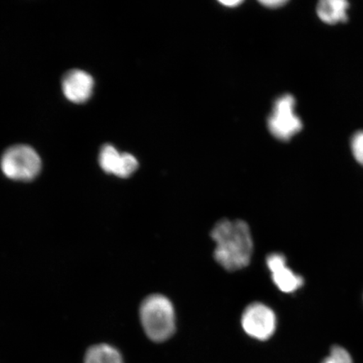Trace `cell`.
Returning <instances> with one entry per match:
<instances>
[{
  "label": "cell",
  "mask_w": 363,
  "mask_h": 363,
  "mask_svg": "<svg viewBox=\"0 0 363 363\" xmlns=\"http://www.w3.org/2000/svg\"><path fill=\"white\" fill-rule=\"evenodd\" d=\"M216 243L214 256L221 267L228 271L244 269L251 262L253 240L246 222L222 220L211 231Z\"/></svg>",
  "instance_id": "cell-1"
},
{
  "label": "cell",
  "mask_w": 363,
  "mask_h": 363,
  "mask_svg": "<svg viewBox=\"0 0 363 363\" xmlns=\"http://www.w3.org/2000/svg\"><path fill=\"white\" fill-rule=\"evenodd\" d=\"M140 318L145 333L153 342H164L174 333V307L164 295L152 294L145 298L140 308Z\"/></svg>",
  "instance_id": "cell-2"
},
{
  "label": "cell",
  "mask_w": 363,
  "mask_h": 363,
  "mask_svg": "<svg viewBox=\"0 0 363 363\" xmlns=\"http://www.w3.org/2000/svg\"><path fill=\"white\" fill-rule=\"evenodd\" d=\"M1 169L9 179L30 181L39 174L42 161L33 148L26 145H17L4 152L1 159Z\"/></svg>",
  "instance_id": "cell-3"
},
{
  "label": "cell",
  "mask_w": 363,
  "mask_h": 363,
  "mask_svg": "<svg viewBox=\"0 0 363 363\" xmlns=\"http://www.w3.org/2000/svg\"><path fill=\"white\" fill-rule=\"evenodd\" d=\"M295 99L290 94L277 99L274 111L269 119V129L277 139L288 142L301 133L302 121L294 112Z\"/></svg>",
  "instance_id": "cell-4"
},
{
  "label": "cell",
  "mask_w": 363,
  "mask_h": 363,
  "mask_svg": "<svg viewBox=\"0 0 363 363\" xmlns=\"http://www.w3.org/2000/svg\"><path fill=\"white\" fill-rule=\"evenodd\" d=\"M242 325L250 337L259 340H269L277 328L275 313L262 303H253L244 311Z\"/></svg>",
  "instance_id": "cell-5"
},
{
  "label": "cell",
  "mask_w": 363,
  "mask_h": 363,
  "mask_svg": "<svg viewBox=\"0 0 363 363\" xmlns=\"http://www.w3.org/2000/svg\"><path fill=\"white\" fill-rule=\"evenodd\" d=\"M99 164L108 174L128 178L138 169V161L128 153H120L111 145H106L99 154Z\"/></svg>",
  "instance_id": "cell-6"
},
{
  "label": "cell",
  "mask_w": 363,
  "mask_h": 363,
  "mask_svg": "<svg viewBox=\"0 0 363 363\" xmlns=\"http://www.w3.org/2000/svg\"><path fill=\"white\" fill-rule=\"evenodd\" d=\"M266 262L271 272L272 281L281 291L289 294L302 287V277L289 269L283 254L272 253L267 256Z\"/></svg>",
  "instance_id": "cell-7"
},
{
  "label": "cell",
  "mask_w": 363,
  "mask_h": 363,
  "mask_svg": "<svg viewBox=\"0 0 363 363\" xmlns=\"http://www.w3.org/2000/svg\"><path fill=\"white\" fill-rule=\"evenodd\" d=\"M62 85L68 101L81 104L87 101L92 95L94 82L87 72L75 69L67 72Z\"/></svg>",
  "instance_id": "cell-8"
},
{
  "label": "cell",
  "mask_w": 363,
  "mask_h": 363,
  "mask_svg": "<svg viewBox=\"0 0 363 363\" xmlns=\"http://www.w3.org/2000/svg\"><path fill=\"white\" fill-rule=\"evenodd\" d=\"M349 3L343 0H323L318 4L317 15L328 25H335L347 21Z\"/></svg>",
  "instance_id": "cell-9"
},
{
  "label": "cell",
  "mask_w": 363,
  "mask_h": 363,
  "mask_svg": "<svg viewBox=\"0 0 363 363\" xmlns=\"http://www.w3.org/2000/svg\"><path fill=\"white\" fill-rule=\"evenodd\" d=\"M84 363H124L119 351L107 344H99L89 349Z\"/></svg>",
  "instance_id": "cell-10"
},
{
  "label": "cell",
  "mask_w": 363,
  "mask_h": 363,
  "mask_svg": "<svg viewBox=\"0 0 363 363\" xmlns=\"http://www.w3.org/2000/svg\"><path fill=\"white\" fill-rule=\"evenodd\" d=\"M322 363H353L352 358L347 350L340 347L331 349L330 356Z\"/></svg>",
  "instance_id": "cell-11"
},
{
  "label": "cell",
  "mask_w": 363,
  "mask_h": 363,
  "mask_svg": "<svg viewBox=\"0 0 363 363\" xmlns=\"http://www.w3.org/2000/svg\"><path fill=\"white\" fill-rule=\"evenodd\" d=\"M351 147L354 157L363 166V131L353 135Z\"/></svg>",
  "instance_id": "cell-12"
},
{
  "label": "cell",
  "mask_w": 363,
  "mask_h": 363,
  "mask_svg": "<svg viewBox=\"0 0 363 363\" xmlns=\"http://www.w3.org/2000/svg\"><path fill=\"white\" fill-rule=\"evenodd\" d=\"M287 1H284V0H267V1H261V4H263L265 7L267 8H279L284 6V4H287Z\"/></svg>",
  "instance_id": "cell-13"
},
{
  "label": "cell",
  "mask_w": 363,
  "mask_h": 363,
  "mask_svg": "<svg viewBox=\"0 0 363 363\" xmlns=\"http://www.w3.org/2000/svg\"><path fill=\"white\" fill-rule=\"evenodd\" d=\"M221 4H223L224 6L227 7H233L239 6V4H242V2L238 1V0H235V1H221Z\"/></svg>",
  "instance_id": "cell-14"
}]
</instances>
